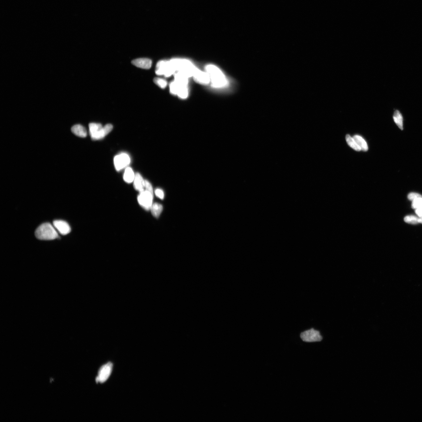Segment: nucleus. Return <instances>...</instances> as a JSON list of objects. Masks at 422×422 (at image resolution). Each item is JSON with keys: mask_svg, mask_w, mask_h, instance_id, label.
I'll list each match as a JSON object with an SVG mask.
<instances>
[{"mask_svg": "<svg viewBox=\"0 0 422 422\" xmlns=\"http://www.w3.org/2000/svg\"><path fill=\"white\" fill-rule=\"evenodd\" d=\"M340 123L351 145L362 144L377 156L386 152L392 135L379 121L368 118H348L341 120Z\"/></svg>", "mask_w": 422, "mask_h": 422, "instance_id": "f257e3e1", "label": "nucleus"}, {"mask_svg": "<svg viewBox=\"0 0 422 422\" xmlns=\"http://www.w3.org/2000/svg\"><path fill=\"white\" fill-rule=\"evenodd\" d=\"M179 267L183 278L188 281L206 277L226 258V252L221 248L206 253L204 249L193 245H182L178 250Z\"/></svg>", "mask_w": 422, "mask_h": 422, "instance_id": "f03ea898", "label": "nucleus"}, {"mask_svg": "<svg viewBox=\"0 0 422 422\" xmlns=\"http://www.w3.org/2000/svg\"><path fill=\"white\" fill-rule=\"evenodd\" d=\"M311 147L316 150H328L337 155L351 145L339 122L321 121L314 126Z\"/></svg>", "mask_w": 422, "mask_h": 422, "instance_id": "7ed1b4c3", "label": "nucleus"}, {"mask_svg": "<svg viewBox=\"0 0 422 422\" xmlns=\"http://www.w3.org/2000/svg\"><path fill=\"white\" fill-rule=\"evenodd\" d=\"M306 398V386L289 379L280 385L275 394V403L287 418L296 421L301 420Z\"/></svg>", "mask_w": 422, "mask_h": 422, "instance_id": "20e7f679", "label": "nucleus"}, {"mask_svg": "<svg viewBox=\"0 0 422 422\" xmlns=\"http://www.w3.org/2000/svg\"><path fill=\"white\" fill-rule=\"evenodd\" d=\"M260 317L252 306L234 311L228 317V327L230 335L234 342H240L260 327Z\"/></svg>", "mask_w": 422, "mask_h": 422, "instance_id": "39448f33", "label": "nucleus"}, {"mask_svg": "<svg viewBox=\"0 0 422 422\" xmlns=\"http://www.w3.org/2000/svg\"><path fill=\"white\" fill-rule=\"evenodd\" d=\"M386 153L391 162L401 167H417L421 162L416 145L406 144L393 135L388 143Z\"/></svg>", "mask_w": 422, "mask_h": 422, "instance_id": "423d86ee", "label": "nucleus"}, {"mask_svg": "<svg viewBox=\"0 0 422 422\" xmlns=\"http://www.w3.org/2000/svg\"><path fill=\"white\" fill-rule=\"evenodd\" d=\"M264 127L275 135L296 139L302 135L304 126L301 118L281 116L267 120Z\"/></svg>", "mask_w": 422, "mask_h": 422, "instance_id": "0eeeda50", "label": "nucleus"}, {"mask_svg": "<svg viewBox=\"0 0 422 422\" xmlns=\"http://www.w3.org/2000/svg\"><path fill=\"white\" fill-rule=\"evenodd\" d=\"M267 364L268 376L272 381L280 386L289 380V360L279 347L271 349Z\"/></svg>", "mask_w": 422, "mask_h": 422, "instance_id": "6e6552de", "label": "nucleus"}, {"mask_svg": "<svg viewBox=\"0 0 422 422\" xmlns=\"http://www.w3.org/2000/svg\"><path fill=\"white\" fill-rule=\"evenodd\" d=\"M143 262L149 270L160 274L169 275L174 272V262L167 252L153 249L144 253Z\"/></svg>", "mask_w": 422, "mask_h": 422, "instance_id": "1a4fd4ad", "label": "nucleus"}, {"mask_svg": "<svg viewBox=\"0 0 422 422\" xmlns=\"http://www.w3.org/2000/svg\"><path fill=\"white\" fill-rule=\"evenodd\" d=\"M350 162L365 170L374 172L376 157L374 152L362 144H352L350 148Z\"/></svg>", "mask_w": 422, "mask_h": 422, "instance_id": "9d476101", "label": "nucleus"}, {"mask_svg": "<svg viewBox=\"0 0 422 422\" xmlns=\"http://www.w3.org/2000/svg\"><path fill=\"white\" fill-rule=\"evenodd\" d=\"M270 352L271 350L268 348L265 338L260 335H255L250 342L247 357L250 364L260 367L267 362Z\"/></svg>", "mask_w": 422, "mask_h": 422, "instance_id": "9b49d317", "label": "nucleus"}, {"mask_svg": "<svg viewBox=\"0 0 422 422\" xmlns=\"http://www.w3.org/2000/svg\"><path fill=\"white\" fill-rule=\"evenodd\" d=\"M359 169L360 172L355 190L362 196L371 197L376 191L374 172Z\"/></svg>", "mask_w": 422, "mask_h": 422, "instance_id": "f8f14e48", "label": "nucleus"}, {"mask_svg": "<svg viewBox=\"0 0 422 422\" xmlns=\"http://www.w3.org/2000/svg\"><path fill=\"white\" fill-rule=\"evenodd\" d=\"M359 168L351 162L343 165L340 169V181L343 188L355 189L359 175Z\"/></svg>", "mask_w": 422, "mask_h": 422, "instance_id": "ddd939ff", "label": "nucleus"}, {"mask_svg": "<svg viewBox=\"0 0 422 422\" xmlns=\"http://www.w3.org/2000/svg\"><path fill=\"white\" fill-rule=\"evenodd\" d=\"M309 165L324 177L331 175L334 171V164L331 160L324 157L311 156L308 159Z\"/></svg>", "mask_w": 422, "mask_h": 422, "instance_id": "4468645a", "label": "nucleus"}, {"mask_svg": "<svg viewBox=\"0 0 422 422\" xmlns=\"http://www.w3.org/2000/svg\"><path fill=\"white\" fill-rule=\"evenodd\" d=\"M301 422H325L326 412L316 406H306L301 417Z\"/></svg>", "mask_w": 422, "mask_h": 422, "instance_id": "2eb2a0df", "label": "nucleus"}, {"mask_svg": "<svg viewBox=\"0 0 422 422\" xmlns=\"http://www.w3.org/2000/svg\"><path fill=\"white\" fill-rule=\"evenodd\" d=\"M310 388L314 394L321 399H326L328 395V387L327 382L321 378L316 377L311 380Z\"/></svg>", "mask_w": 422, "mask_h": 422, "instance_id": "dca6fc26", "label": "nucleus"}, {"mask_svg": "<svg viewBox=\"0 0 422 422\" xmlns=\"http://www.w3.org/2000/svg\"><path fill=\"white\" fill-rule=\"evenodd\" d=\"M289 379L306 386L304 372L294 360H289Z\"/></svg>", "mask_w": 422, "mask_h": 422, "instance_id": "f3484780", "label": "nucleus"}, {"mask_svg": "<svg viewBox=\"0 0 422 422\" xmlns=\"http://www.w3.org/2000/svg\"><path fill=\"white\" fill-rule=\"evenodd\" d=\"M411 140L419 152L421 161L422 162V129L414 131L411 135Z\"/></svg>", "mask_w": 422, "mask_h": 422, "instance_id": "a211bd4d", "label": "nucleus"}]
</instances>
